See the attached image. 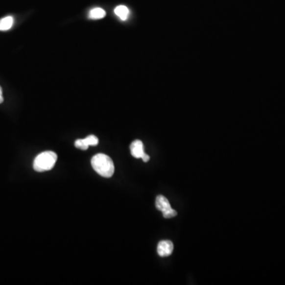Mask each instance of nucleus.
Masks as SVG:
<instances>
[{"label": "nucleus", "instance_id": "3", "mask_svg": "<svg viewBox=\"0 0 285 285\" xmlns=\"http://www.w3.org/2000/svg\"><path fill=\"white\" fill-rule=\"evenodd\" d=\"M98 144V139L95 136L91 135L85 139L77 140L74 142V146L81 150H87L90 146H97Z\"/></svg>", "mask_w": 285, "mask_h": 285}, {"label": "nucleus", "instance_id": "9", "mask_svg": "<svg viewBox=\"0 0 285 285\" xmlns=\"http://www.w3.org/2000/svg\"><path fill=\"white\" fill-rule=\"evenodd\" d=\"M106 11H104L103 9L100 8V7H96L94 8L90 11L89 18L94 20H97V19H103L104 17L106 16Z\"/></svg>", "mask_w": 285, "mask_h": 285}, {"label": "nucleus", "instance_id": "5", "mask_svg": "<svg viewBox=\"0 0 285 285\" xmlns=\"http://www.w3.org/2000/svg\"><path fill=\"white\" fill-rule=\"evenodd\" d=\"M131 154L132 156L137 159H141L144 152L143 143L141 141H135L131 143Z\"/></svg>", "mask_w": 285, "mask_h": 285}, {"label": "nucleus", "instance_id": "8", "mask_svg": "<svg viewBox=\"0 0 285 285\" xmlns=\"http://www.w3.org/2000/svg\"><path fill=\"white\" fill-rule=\"evenodd\" d=\"M14 24L12 16L5 17L0 20V31H6L11 29Z\"/></svg>", "mask_w": 285, "mask_h": 285}, {"label": "nucleus", "instance_id": "4", "mask_svg": "<svg viewBox=\"0 0 285 285\" xmlns=\"http://www.w3.org/2000/svg\"><path fill=\"white\" fill-rule=\"evenodd\" d=\"M174 250V244L169 240H164L158 244L157 251L160 257H168L171 255Z\"/></svg>", "mask_w": 285, "mask_h": 285}, {"label": "nucleus", "instance_id": "10", "mask_svg": "<svg viewBox=\"0 0 285 285\" xmlns=\"http://www.w3.org/2000/svg\"><path fill=\"white\" fill-rule=\"evenodd\" d=\"M178 215V213L174 210V209H169L167 211H165L163 213V215H164V218L166 219H169V218H173V217L176 216Z\"/></svg>", "mask_w": 285, "mask_h": 285}, {"label": "nucleus", "instance_id": "12", "mask_svg": "<svg viewBox=\"0 0 285 285\" xmlns=\"http://www.w3.org/2000/svg\"><path fill=\"white\" fill-rule=\"evenodd\" d=\"M3 101V96H2V87H0V104L2 103Z\"/></svg>", "mask_w": 285, "mask_h": 285}, {"label": "nucleus", "instance_id": "11", "mask_svg": "<svg viewBox=\"0 0 285 285\" xmlns=\"http://www.w3.org/2000/svg\"><path fill=\"white\" fill-rule=\"evenodd\" d=\"M141 159H142V161L145 162V163H147V162H148L149 160H150V156H149L148 155H147V154L144 153L143 154V155H142Z\"/></svg>", "mask_w": 285, "mask_h": 285}, {"label": "nucleus", "instance_id": "1", "mask_svg": "<svg viewBox=\"0 0 285 285\" xmlns=\"http://www.w3.org/2000/svg\"><path fill=\"white\" fill-rule=\"evenodd\" d=\"M91 166L97 174L104 178H111L115 171L111 158L105 154H97L91 159Z\"/></svg>", "mask_w": 285, "mask_h": 285}, {"label": "nucleus", "instance_id": "7", "mask_svg": "<svg viewBox=\"0 0 285 285\" xmlns=\"http://www.w3.org/2000/svg\"><path fill=\"white\" fill-rule=\"evenodd\" d=\"M114 13L118 18H120L121 19L122 21H126L127 19H128V15H129V10H128L127 6L120 5V6H117L115 10H114Z\"/></svg>", "mask_w": 285, "mask_h": 285}, {"label": "nucleus", "instance_id": "2", "mask_svg": "<svg viewBox=\"0 0 285 285\" xmlns=\"http://www.w3.org/2000/svg\"><path fill=\"white\" fill-rule=\"evenodd\" d=\"M57 161V155L53 151H45L39 154L33 161V169L37 172H45L54 167Z\"/></svg>", "mask_w": 285, "mask_h": 285}, {"label": "nucleus", "instance_id": "6", "mask_svg": "<svg viewBox=\"0 0 285 285\" xmlns=\"http://www.w3.org/2000/svg\"><path fill=\"white\" fill-rule=\"evenodd\" d=\"M155 205H156L157 209H159V211H161L162 213L167 211L169 209H171V206H170V204H169L167 198L165 197V196H163V195H159V196L156 197Z\"/></svg>", "mask_w": 285, "mask_h": 285}]
</instances>
